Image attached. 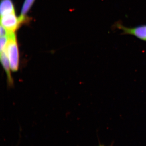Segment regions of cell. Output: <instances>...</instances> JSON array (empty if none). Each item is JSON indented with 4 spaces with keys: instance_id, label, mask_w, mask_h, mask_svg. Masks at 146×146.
Returning <instances> with one entry per match:
<instances>
[{
    "instance_id": "cell-4",
    "label": "cell",
    "mask_w": 146,
    "mask_h": 146,
    "mask_svg": "<svg viewBox=\"0 0 146 146\" xmlns=\"http://www.w3.org/2000/svg\"><path fill=\"white\" fill-rule=\"evenodd\" d=\"M15 13L14 6L11 0H1L0 5L1 16Z\"/></svg>"
},
{
    "instance_id": "cell-1",
    "label": "cell",
    "mask_w": 146,
    "mask_h": 146,
    "mask_svg": "<svg viewBox=\"0 0 146 146\" xmlns=\"http://www.w3.org/2000/svg\"><path fill=\"white\" fill-rule=\"evenodd\" d=\"M11 72H17L20 65V54L15 32L9 33L6 48Z\"/></svg>"
},
{
    "instance_id": "cell-6",
    "label": "cell",
    "mask_w": 146,
    "mask_h": 146,
    "mask_svg": "<svg viewBox=\"0 0 146 146\" xmlns=\"http://www.w3.org/2000/svg\"><path fill=\"white\" fill-rule=\"evenodd\" d=\"M100 146H102V145H100Z\"/></svg>"
},
{
    "instance_id": "cell-5",
    "label": "cell",
    "mask_w": 146,
    "mask_h": 146,
    "mask_svg": "<svg viewBox=\"0 0 146 146\" xmlns=\"http://www.w3.org/2000/svg\"><path fill=\"white\" fill-rule=\"evenodd\" d=\"M35 1V0H25L24 1L23 7L21 9V16L19 17L23 23L26 22L27 21L26 16L31 8Z\"/></svg>"
},
{
    "instance_id": "cell-3",
    "label": "cell",
    "mask_w": 146,
    "mask_h": 146,
    "mask_svg": "<svg viewBox=\"0 0 146 146\" xmlns=\"http://www.w3.org/2000/svg\"><path fill=\"white\" fill-rule=\"evenodd\" d=\"M1 26L9 33L15 32L23 23L20 18L16 16L15 13L1 16Z\"/></svg>"
},
{
    "instance_id": "cell-2",
    "label": "cell",
    "mask_w": 146,
    "mask_h": 146,
    "mask_svg": "<svg viewBox=\"0 0 146 146\" xmlns=\"http://www.w3.org/2000/svg\"><path fill=\"white\" fill-rule=\"evenodd\" d=\"M113 26L115 29L121 31L122 34L132 35L142 41L146 42V24L133 27H128L125 26L119 21L115 23Z\"/></svg>"
}]
</instances>
